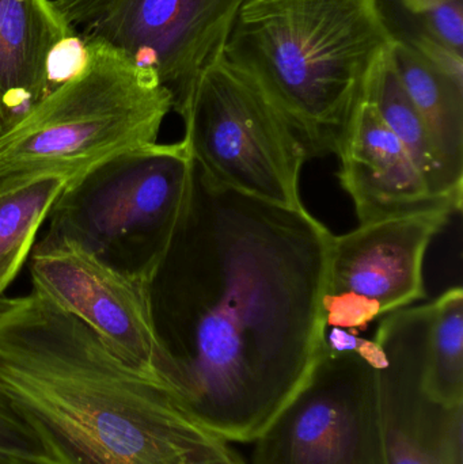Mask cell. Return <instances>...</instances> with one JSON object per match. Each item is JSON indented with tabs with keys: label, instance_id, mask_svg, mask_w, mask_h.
<instances>
[{
	"label": "cell",
	"instance_id": "1",
	"mask_svg": "<svg viewBox=\"0 0 463 464\" xmlns=\"http://www.w3.org/2000/svg\"><path fill=\"white\" fill-rule=\"evenodd\" d=\"M333 237L304 207L242 195L193 166L150 294L188 411L223 440L253 443L314 367Z\"/></svg>",
	"mask_w": 463,
	"mask_h": 464
},
{
	"label": "cell",
	"instance_id": "2",
	"mask_svg": "<svg viewBox=\"0 0 463 464\" xmlns=\"http://www.w3.org/2000/svg\"><path fill=\"white\" fill-rule=\"evenodd\" d=\"M0 405L59 464H245L178 392L34 289L0 297Z\"/></svg>",
	"mask_w": 463,
	"mask_h": 464
},
{
	"label": "cell",
	"instance_id": "3",
	"mask_svg": "<svg viewBox=\"0 0 463 464\" xmlns=\"http://www.w3.org/2000/svg\"><path fill=\"white\" fill-rule=\"evenodd\" d=\"M396 40L380 0H245L223 54L313 160L336 154Z\"/></svg>",
	"mask_w": 463,
	"mask_h": 464
},
{
	"label": "cell",
	"instance_id": "4",
	"mask_svg": "<svg viewBox=\"0 0 463 464\" xmlns=\"http://www.w3.org/2000/svg\"><path fill=\"white\" fill-rule=\"evenodd\" d=\"M79 70L0 132V190L38 177L67 187L119 155L157 143L173 97L154 71L83 40Z\"/></svg>",
	"mask_w": 463,
	"mask_h": 464
},
{
	"label": "cell",
	"instance_id": "5",
	"mask_svg": "<svg viewBox=\"0 0 463 464\" xmlns=\"http://www.w3.org/2000/svg\"><path fill=\"white\" fill-rule=\"evenodd\" d=\"M193 166L184 139L119 155L65 188L43 235L151 283L187 209Z\"/></svg>",
	"mask_w": 463,
	"mask_h": 464
},
{
	"label": "cell",
	"instance_id": "6",
	"mask_svg": "<svg viewBox=\"0 0 463 464\" xmlns=\"http://www.w3.org/2000/svg\"><path fill=\"white\" fill-rule=\"evenodd\" d=\"M196 165L215 184L266 203L304 207L310 160L287 120L225 54L209 63L178 111Z\"/></svg>",
	"mask_w": 463,
	"mask_h": 464
},
{
	"label": "cell",
	"instance_id": "7",
	"mask_svg": "<svg viewBox=\"0 0 463 464\" xmlns=\"http://www.w3.org/2000/svg\"><path fill=\"white\" fill-rule=\"evenodd\" d=\"M82 40L157 73L178 114L201 71L222 56L245 0H52Z\"/></svg>",
	"mask_w": 463,
	"mask_h": 464
},
{
	"label": "cell",
	"instance_id": "8",
	"mask_svg": "<svg viewBox=\"0 0 463 464\" xmlns=\"http://www.w3.org/2000/svg\"><path fill=\"white\" fill-rule=\"evenodd\" d=\"M32 289L78 318L130 367L189 398L155 326L150 283L65 237L43 235L30 254ZM188 409V408H187Z\"/></svg>",
	"mask_w": 463,
	"mask_h": 464
},
{
	"label": "cell",
	"instance_id": "9",
	"mask_svg": "<svg viewBox=\"0 0 463 464\" xmlns=\"http://www.w3.org/2000/svg\"><path fill=\"white\" fill-rule=\"evenodd\" d=\"M253 443L252 464H385L377 368L323 345L301 389Z\"/></svg>",
	"mask_w": 463,
	"mask_h": 464
},
{
	"label": "cell",
	"instance_id": "10",
	"mask_svg": "<svg viewBox=\"0 0 463 464\" xmlns=\"http://www.w3.org/2000/svg\"><path fill=\"white\" fill-rule=\"evenodd\" d=\"M453 215L437 209L334 235L323 296L326 329L364 332L375 319L423 299L427 248Z\"/></svg>",
	"mask_w": 463,
	"mask_h": 464
},
{
	"label": "cell",
	"instance_id": "11",
	"mask_svg": "<svg viewBox=\"0 0 463 464\" xmlns=\"http://www.w3.org/2000/svg\"><path fill=\"white\" fill-rule=\"evenodd\" d=\"M434 303L405 307L380 322L377 368L385 464H463V405L437 402L424 389Z\"/></svg>",
	"mask_w": 463,
	"mask_h": 464
},
{
	"label": "cell",
	"instance_id": "12",
	"mask_svg": "<svg viewBox=\"0 0 463 464\" xmlns=\"http://www.w3.org/2000/svg\"><path fill=\"white\" fill-rule=\"evenodd\" d=\"M336 155L337 176L352 200L359 225L437 209L461 211L432 195L401 141L366 98L351 117Z\"/></svg>",
	"mask_w": 463,
	"mask_h": 464
},
{
	"label": "cell",
	"instance_id": "13",
	"mask_svg": "<svg viewBox=\"0 0 463 464\" xmlns=\"http://www.w3.org/2000/svg\"><path fill=\"white\" fill-rule=\"evenodd\" d=\"M75 34L52 0H0V132L48 92L52 53Z\"/></svg>",
	"mask_w": 463,
	"mask_h": 464
},
{
	"label": "cell",
	"instance_id": "14",
	"mask_svg": "<svg viewBox=\"0 0 463 464\" xmlns=\"http://www.w3.org/2000/svg\"><path fill=\"white\" fill-rule=\"evenodd\" d=\"M393 60L449 182L463 192V89L435 70L399 35L393 46Z\"/></svg>",
	"mask_w": 463,
	"mask_h": 464
},
{
	"label": "cell",
	"instance_id": "15",
	"mask_svg": "<svg viewBox=\"0 0 463 464\" xmlns=\"http://www.w3.org/2000/svg\"><path fill=\"white\" fill-rule=\"evenodd\" d=\"M364 98L374 106L386 127L401 141L432 195L462 208L463 192L451 187L435 155L426 125L400 81L393 49L372 73Z\"/></svg>",
	"mask_w": 463,
	"mask_h": 464
},
{
	"label": "cell",
	"instance_id": "16",
	"mask_svg": "<svg viewBox=\"0 0 463 464\" xmlns=\"http://www.w3.org/2000/svg\"><path fill=\"white\" fill-rule=\"evenodd\" d=\"M65 188L60 177H38L0 190V297L29 261L41 227Z\"/></svg>",
	"mask_w": 463,
	"mask_h": 464
},
{
	"label": "cell",
	"instance_id": "17",
	"mask_svg": "<svg viewBox=\"0 0 463 464\" xmlns=\"http://www.w3.org/2000/svg\"><path fill=\"white\" fill-rule=\"evenodd\" d=\"M426 345L424 389L446 406L463 405V291L449 289L434 300Z\"/></svg>",
	"mask_w": 463,
	"mask_h": 464
},
{
	"label": "cell",
	"instance_id": "18",
	"mask_svg": "<svg viewBox=\"0 0 463 464\" xmlns=\"http://www.w3.org/2000/svg\"><path fill=\"white\" fill-rule=\"evenodd\" d=\"M401 3L421 22L424 32L463 52L462 0H401Z\"/></svg>",
	"mask_w": 463,
	"mask_h": 464
},
{
	"label": "cell",
	"instance_id": "19",
	"mask_svg": "<svg viewBox=\"0 0 463 464\" xmlns=\"http://www.w3.org/2000/svg\"><path fill=\"white\" fill-rule=\"evenodd\" d=\"M435 70L439 71L454 84L463 89V56L462 52L446 45L442 41L420 32L412 37L405 38Z\"/></svg>",
	"mask_w": 463,
	"mask_h": 464
},
{
	"label": "cell",
	"instance_id": "20",
	"mask_svg": "<svg viewBox=\"0 0 463 464\" xmlns=\"http://www.w3.org/2000/svg\"><path fill=\"white\" fill-rule=\"evenodd\" d=\"M0 449L46 457L34 435L2 405H0Z\"/></svg>",
	"mask_w": 463,
	"mask_h": 464
},
{
	"label": "cell",
	"instance_id": "21",
	"mask_svg": "<svg viewBox=\"0 0 463 464\" xmlns=\"http://www.w3.org/2000/svg\"><path fill=\"white\" fill-rule=\"evenodd\" d=\"M0 464H59L45 455L24 454L0 449Z\"/></svg>",
	"mask_w": 463,
	"mask_h": 464
}]
</instances>
